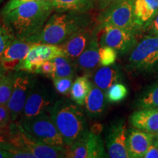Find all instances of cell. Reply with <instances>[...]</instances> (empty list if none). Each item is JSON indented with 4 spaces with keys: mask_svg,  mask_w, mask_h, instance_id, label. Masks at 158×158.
<instances>
[{
    "mask_svg": "<svg viewBox=\"0 0 158 158\" xmlns=\"http://www.w3.org/2000/svg\"><path fill=\"white\" fill-rule=\"evenodd\" d=\"M54 12L51 0L31 1L0 18L16 38L26 40L38 33Z\"/></svg>",
    "mask_w": 158,
    "mask_h": 158,
    "instance_id": "obj_1",
    "label": "cell"
},
{
    "mask_svg": "<svg viewBox=\"0 0 158 158\" xmlns=\"http://www.w3.org/2000/svg\"><path fill=\"white\" fill-rule=\"evenodd\" d=\"M94 23L90 12H54L38 33L26 40L60 45L77 31Z\"/></svg>",
    "mask_w": 158,
    "mask_h": 158,
    "instance_id": "obj_2",
    "label": "cell"
},
{
    "mask_svg": "<svg viewBox=\"0 0 158 158\" xmlns=\"http://www.w3.org/2000/svg\"><path fill=\"white\" fill-rule=\"evenodd\" d=\"M79 106L68 99H59L48 111L66 147L78 140L88 130L86 116Z\"/></svg>",
    "mask_w": 158,
    "mask_h": 158,
    "instance_id": "obj_3",
    "label": "cell"
},
{
    "mask_svg": "<svg viewBox=\"0 0 158 158\" xmlns=\"http://www.w3.org/2000/svg\"><path fill=\"white\" fill-rule=\"evenodd\" d=\"M7 140L17 149L29 152L36 158L66 157L67 147L48 145L37 141L18 121L11 122Z\"/></svg>",
    "mask_w": 158,
    "mask_h": 158,
    "instance_id": "obj_4",
    "label": "cell"
},
{
    "mask_svg": "<svg viewBox=\"0 0 158 158\" xmlns=\"http://www.w3.org/2000/svg\"><path fill=\"white\" fill-rule=\"evenodd\" d=\"M127 68L138 75L158 72V37L144 35L130 51Z\"/></svg>",
    "mask_w": 158,
    "mask_h": 158,
    "instance_id": "obj_5",
    "label": "cell"
},
{
    "mask_svg": "<svg viewBox=\"0 0 158 158\" xmlns=\"http://www.w3.org/2000/svg\"><path fill=\"white\" fill-rule=\"evenodd\" d=\"M99 27L112 26L140 33L141 28L134 14V0H115L100 11L96 19Z\"/></svg>",
    "mask_w": 158,
    "mask_h": 158,
    "instance_id": "obj_6",
    "label": "cell"
},
{
    "mask_svg": "<svg viewBox=\"0 0 158 158\" xmlns=\"http://www.w3.org/2000/svg\"><path fill=\"white\" fill-rule=\"evenodd\" d=\"M17 120L22 127L37 141L48 145L64 147V140L48 113H43Z\"/></svg>",
    "mask_w": 158,
    "mask_h": 158,
    "instance_id": "obj_7",
    "label": "cell"
},
{
    "mask_svg": "<svg viewBox=\"0 0 158 158\" xmlns=\"http://www.w3.org/2000/svg\"><path fill=\"white\" fill-rule=\"evenodd\" d=\"M56 92L35 78L21 117H29L43 113H48L57 100Z\"/></svg>",
    "mask_w": 158,
    "mask_h": 158,
    "instance_id": "obj_8",
    "label": "cell"
},
{
    "mask_svg": "<svg viewBox=\"0 0 158 158\" xmlns=\"http://www.w3.org/2000/svg\"><path fill=\"white\" fill-rule=\"evenodd\" d=\"M35 73L28 71H15L12 94L7 106L12 122L21 117L32 85L35 80Z\"/></svg>",
    "mask_w": 158,
    "mask_h": 158,
    "instance_id": "obj_9",
    "label": "cell"
},
{
    "mask_svg": "<svg viewBox=\"0 0 158 158\" xmlns=\"http://www.w3.org/2000/svg\"><path fill=\"white\" fill-rule=\"evenodd\" d=\"M100 29V45L111 47L118 54H127L138 42V34L134 31L112 26H104Z\"/></svg>",
    "mask_w": 158,
    "mask_h": 158,
    "instance_id": "obj_10",
    "label": "cell"
},
{
    "mask_svg": "<svg viewBox=\"0 0 158 158\" xmlns=\"http://www.w3.org/2000/svg\"><path fill=\"white\" fill-rule=\"evenodd\" d=\"M106 155L100 134L89 130L66 150V157L69 158H99L106 157Z\"/></svg>",
    "mask_w": 158,
    "mask_h": 158,
    "instance_id": "obj_11",
    "label": "cell"
},
{
    "mask_svg": "<svg viewBox=\"0 0 158 158\" xmlns=\"http://www.w3.org/2000/svg\"><path fill=\"white\" fill-rule=\"evenodd\" d=\"M57 56H67L60 45L39 43L20 61L15 66L14 71H28L35 74L37 68L43 62Z\"/></svg>",
    "mask_w": 158,
    "mask_h": 158,
    "instance_id": "obj_12",
    "label": "cell"
},
{
    "mask_svg": "<svg viewBox=\"0 0 158 158\" xmlns=\"http://www.w3.org/2000/svg\"><path fill=\"white\" fill-rule=\"evenodd\" d=\"M127 134L128 130L124 120L114 122L110 126L106 137V147L110 157L129 158Z\"/></svg>",
    "mask_w": 158,
    "mask_h": 158,
    "instance_id": "obj_13",
    "label": "cell"
},
{
    "mask_svg": "<svg viewBox=\"0 0 158 158\" xmlns=\"http://www.w3.org/2000/svg\"><path fill=\"white\" fill-rule=\"evenodd\" d=\"M100 29L95 22L93 24L77 31L60 45L67 56L76 60L87 47L94 36L100 32Z\"/></svg>",
    "mask_w": 158,
    "mask_h": 158,
    "instance_id": "obj_14",
    "label": "cell"
},
{
    "mask_svg": "<svg viewBox=\"0 0 158 158\" xmlns=\"http://www.w3.org/2000/svg\"><path fill=\"white\" fill-rule=\"evenodd\" d=\"M37 44L39 43L15 37L0 54V63L5 70L14 71L15 66L20 61L24 58L31 49Z\"/></svg>",
    "mask_w": 158,
    "mask_h": 158,
    "instance_id": "obj_15",
    "label": "cell"
},
{
    "mask_svg": "<svg viewBox=\"0 0 158 158\" xmlns=\"http://www.w3.org/2000/svg\"><path fill=\"white\" fill-rule=\"evenodd\" d=\"M100 32L95 35L81 54L74 61L77 70L82 71L85 75H90L97 69L100 63Z\"/></svg>",
    "mask_w": 158,
    "mask_h": 158,
    "instance_id": "obj_16",
    "label": "cell"
},
{
    "mask_svg": "<svg viewBox=\"0 0 158 158\" xmlns=\"http://www.w3.org/2000/svg\"><path fill=\"white\" fill-rule=\"evenodd\" d=\"M155 135V134L142 131L136 128L128 130L127 150L129 157H144Z\"/></svg>",
    "mask_w": 158,
    "mask_h": 158,
    "instance_id": "obj_17",
    "label": "cell"
},
{
    "mask_svg": "<svg viewBox=\"0 0 158 158\" xmlns=\"http://www.w3.org/2000/svg\"><path fill=\"white\" fill-rule=\"evenodd\" d=\"M134 128L147 133L158 134V108H142L134 112L130 118Z\"/></svg>",
    "mask_w": 158,
    "mask_h": 158,
    "instance_id": "obj_18",
    "label": "cell"
},
{
    "mask_svg": "<svg viewBox=\"0 0 158 158\" xmlns=\"http://www.w3.org/2000/svg\"><path fill=\"white\" fill-rule=\"evenodd\" d=\"M92 84L104 92H106L110 86L121 82L122 76L121 70L116 66H107L96 69L90 75Z\"/></svg>",
    "mask_w": 158,
    "mask_h": 158,
    "instance_id": "obj_19",
    "label": "cell"
},
{
    "mask_svg": "<svg viewBox=\"0 0 158 158\" xmlns=\"http://www.w3.org/2000/svg\"><path fill=\"white\" fill-rule=\"evenodd\" d=\"M106 100L107 99L104 91L95 85H92L85 102L86 112L89 117L98 118L101 116L106 109Z\"/></svg>",
    "mask_w": 158,
    "mask_h": 158,
    "instance_id": "obj_20",
    "label": "cell"
},
{
    "mask_svg": "<svg viewBox=\"0 0 158 158\" xmlns=\"http://www.w3.org/2000/svg\"><path fill=\"white\" fill-rule=\"evenodd\" d=\"M158 10V0H134V14L136 22L142 27Z\"/></svg>",
    "mask_w": 158,
    "mask_h": 158,
    "instance_id": "obj_21",
    "label": "cell"
},
{
    "mask_svg": "<svg viewBox=\"0 0 158 158\" xmlns=\"http://www.w3.org/2000/svg\"><path fill=\"white\" fill-rule=\"evenodd\" d=\"M92 85L88 75L84 74V76L77 77L73 81L70 92L73 101L81 106H84Z\"/></svg>",
    "mask_w": 158,
    "mask_h": 158,
    "instance_id": "obj_22",
    "label": "cell"
},
{
    "mask_svg": "<svg viewBox=\"0 0 158 158\" xmlns=\"http://www.w3.org/2000/svg\"><path fill=\"white\" fill-rule=\"evenodd\" d=\"M54 12L87 13L94 9V0H51Z\"/></svg>",
    "mask_w": 158,
    "mask_h": 158,
    "instance_id": "obj_23",
    "label": "cell"
},
{
    "mask_svg": "<svg viewBox=\"0 0 158 158\" xmlns=\"http://www.w3.org/2000/svg\"><path fill=\"white\" fill-rule=\"evenodd\" d=\"M54 64V73L51 79L61 77H73L77 68L74 60L68 56H57L52 59Z\"/></svg>",
    "mask_w": 158,
    "mask_h": 158,
    "instance_id": "obj_24",
    "label": "cell"
},
{
    "mask_svg": "<svg viewBox=\"0 0 158 158\" xmlns=\"http://www.w3.org/2000/svg\"><path fill=\"white\" fill-rule=\"evenodd\" d=\"M136 105L140 109L158 108V81L141 92Z\"/></svg>",
    "mask_w": 158,
    "mask_h": 158,
    "instance_id": "obj_25",
    "label": "cell"
},
{
    "mask_svg": "<svg viewBox=\"0 0 158 158\" xmlns=\"http://www.w3.org/2000/svg\"><path fill=\"white\" fill-rule=\"evenodd\" d=\"M15 71H7L0 77V105H7L10 98Z\"/></svg>",
    "mask_w": 158,
    "mask_h": 158,
    "instance_id": "obj_26",
    "label": "cell"
},
{
    "mask_svg": "<svg viewBox=\"0 0 158 158\" xmlns=\"http://www.w3.org/2000/svg\"><path fill=\"white\" fill-rule=\"evenodd\" d=\"M127 89L123 84L116 83L110 86L106 91L107 101L111 103H116L122 101L127 95Z\"/></svg>",
    "mask_w": 158,
    "mask_h": 158,
    "instance_id": "obj_27",
    "label": "cell"
},
{
    "mask_svg": "<svg viewBox=\"0 0 158 158\" xmlns=\"http://www.w3.org/2000/svg\"><path fill=\"white\" fill-rule=\"evenodd\" d=\"M117 51L111 47L100 45L99 49L100 64L104 67L113 65L117 58Z\"/></svg>",
    "mask_w": 158,
    "mask_h": 158,
    "instance_id": "obj_28",
    "label": "cell"
},
{
    "mask_svg": "<svg viewBox=\"0 0 158 158\" xmlns=\"http://www.w3.org/2000/svg\"><path fill=\"white\" fill-rule=\"evenodd\" d=\"M73 80V77H61L52 79L56 92L63 95L70 94Z\"/></svg>",
    "mask_w": 158,
    "mask_h": 158,
    "instance_id": "obj_29",
    "label": "cell"
},
{
    "mask_svg": "<svg viewBox=\"0 0 158 158\" xmlns=\"http://www.w3.org/2000/svg\"><path fill=\"white\" fill-rule=\"evenodd\" d=\"M141 32L144 35H152L158 37V10L149 21L142 27Z\"/></svg>",
    "mask_w": 158,
    "mask_h": 158,
    "instance_id": "obj_30",
    "label": "cell"
},
{
    "mask_svg": "<svg viewBox=\"0 0 158 158\" xmlns=\"http://www.w3.org/2000/svg\"><path fill=\"white\" fill-rule=\"evenodd\" d=\"M15 38L13 32L5 24L0 23V54L7 45Z\"/></svg>",
    "mask_w": 158,
    "mask_h": 158,
    "instance_id": "obj_31",
    "label": "cell"
},
{
    "mask_svg": "<svg viewBox=\"0 0 158 158\" xmlns=\"http://www.w3.org/2000/svg\"><path fill=\"white\" fill-rule=\"evenodd\" d=\"M11 122L10 114L7 105H0V130H4L8 134Z\"/></svg>",
    "mask_w": 158,
    "mask_h": 158,
    "instance_id": "obj_32",
    "label": "cell"
},
{
    "mask_svg": "<svg viewBox=\"0 0 158 158\" xmlns=\"http://www.w3.org/2000/svg\"><path fill=\"white\" fill-rule=\"evenodd\" d=\"M54 73V64L52 59L51 60L45 61L39 66L36 70L35 74H40L45 76L48 78H52Z\"/></svg>",
    "mask_w": 158,
    "mask_h": 158,
    "instance_id": "obj_33",
    "label": "cell"
},
{
    "mask_svg": "<svg viewBox=\"0 0 158 158\" xmlns=\"http://www.w3.org/2000/svg\"><path fill=\"white\" fill-rule=\"evenodd\" d=\"M31 1H41V0H9L7 3L4 6L2 10L0 11V16L9 13L10 11L13 10V9L16 8L19 5H21V4Z\"/></svg>",
    "mask_w": 158,
    "mask_h": 158,
    "instance_id": "obj_34",
    "label": "cell"
},
{
    "mask_svg": "<svg viewBox=\"0 0 158 158\" xmlns=\"http://www.w3.org/2000/svg\"><path fill=\"white\" fill-rule=\"evenodd\" d=\"M145 158H158V147L155 142L154 141L149 146V149L144 155Z\"/></svg>",
    "mask_w": 158,
    "mask_h": 158,
    "instance_id": "obj_35",
    "label": "cell"
},
{
    "mask_svg": "<svg viewBox=\"0 0 158 158\" xmlns=\"http://www.w3.org/2000/svg\"><path fill=\"white\" fill-rule=\"evenodd\" d=\"M115 0H94V9L100 11Z\"/></svg>",
    "mask_w": 158,
    "mask_h": 158,
    "instance_id": "obj_36",
    "label": "cell"
},
{
    "mask_svg": "<svg viewBox=\"0 0 158 158\" xmlns=\"http://www.w3.org/2000/svg\"><path fill=\"white\" fill-rule=\"evenodd\" d=\"M0 149H5V150H8L10 152H13L15 151V149H17V148L13 146L10 142H9L8 141H0Z\"/></svg>",
    "mask_w": 158,
    "mask_h": 158,
    "instance_id": "obj_37",
    "label": "cell"
},
{
    "mask_svg": "<svg viewBox=\"0 0 158 158\" xmlns=\"http://www.w3.org/2000/svg\"><path fill=\"white\" fill-rule=\"evenodd\" d=\"M13 157V154L8 150L0 149V158Z\"/></svg>",
    "mask_w": 158,
    "mask_h": 158,
    "instance_id": "obj_38",
    "label": "cell"
},
{
    "mask_svg": "<svg viewBox=\"0 0 158 158\" xmlns=\"http://www.w3.org/2000/svg\"><path fill=\"white\" fill-rule=\"evenodd\" d=\"M7 71H8V70H5V69L3 68L2 65L1 64V63H0V77H1L2 76H3L4 74H5L7 72Z\"/></svg>",
    "mask_w": 158,
    "mask_h": 158,
    "instance_id": "obj_39",
    "label": "cell"
},
{
    "mask_svg": "<svg viewBox=\"0 0 158 158\" xmlns=\"http://www.w3.org/2000/svg\"><path fill=\"white\" fill-rule=\"evenodd\" d=\"M8 141V140H7V136L1 135V134H0V141Z\"/></svg>",
    "mask_w": 158,
    "mask_h": 158,
    "instance_id": "obj_40",
    "label": "cell"
},
{
    "mask_svg": "<svg viewBox=\"0 0 158 158\" xmlns=\"http://www.w3.org/2000/svg\"><path fill=\"white\" fill-rule=\"evenodd\" d=\"M0 134H1V135H6L7 137V133H6L5 131H4V130H0Z\"/></svg>",
    "mask_w": 158,
    "mask_h": 158,
    "instance_id": "obj_41",
    "label": "cell"
},
{
    "mask_svg": "<svg viewBox=\"0 0 158 158\" xmlns=\"http://www.w3.org/2000/svg\"><path fill=\"white\" fill-rule=\"evenodd\" d=\"M154 141L155 142V143L157 144V147H158V138H154Z\"/></svg>",
    "mask_w": 158,
    "mask_h": 158,
    "instance_id": "obj_42",
    "label": "cell"
},
{
    "mask_svg": "<svg viewBox=\"0 0 158 158\" xmlns=\"http://www.w3.org/2000/svg\"><path fill=\"white\" fill-rule=\"evenodd\" d=\"M2 1H3V0H0V5H1V3L2 2Z\"/></svg>",
    "mask_w": 158,
    "mask_h": 158,
    "instance_id": "obj_43",
    "label": "cell"
}]
</instances>
